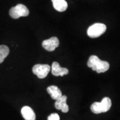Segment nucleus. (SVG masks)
Instances as JSON below:
<instances>
[{
    "label": "nucleus",
    "mask_w": 120,
    "mask_h": 120,
    "mask_svg": "<svg viewBox=\"0 0 120 120\" xmlns=\"http://www.w3.org/2000/svg\"><path fill=\"white\" fill-rule=\"evenodd\" d=\"M87 66L98 73L105 72L109 68V62L102 61L95 55H92L90 57L87 62Z\"/></svg>",
    "instance_id": "f257e3e1"
},
{
    "label": "nucleus",
    "mask_w": 120,
    "mask_h": 120,
    "mask_svg": "<svg viewBox=\"0 0 120 120\" xmlns=\"http://www.w3.org/2000/svg\"><path fill=\"white\" fill-rule=\"evenodd\" d=\"M112 102L111 99L109 97H104L101 102H95L91 106V109L93 113L99 114L107 112L111 109Z\"/></svg>",
    "instance_id": "f03ea898"
},
{
    "label": "nucleus",
    "mask_w": 120,
    "mask_h": 120,
    "mask_svg": "<svg viewBox=\"0 0 120 120\" xmlns=\"http://www.w3.org/2000/svg\"><path fill=\"white\" fill-rule=\"evenodd\" d=\"M29 15V10L26 6L22 4H18L16 6L12 7L10 10V15L14 19H19L21 17H26Z\"/></svg>",
    "instance_id": "7ed1b4c3"
},
{
    "label": "nucleus",
    "mask_w": 120,
    "mask_h": 120,
    "mask_svg": "<svg viewBox=\"0 0 120 120\" xmlns=\"http://www.w3.org/2000/svg\"><path fill=\"white\" fill-rule=\"evenodd\" d=\"M106 30L105 24L96 23L92 25L87 30V34L91 38H97L104 34Z\"/></svg>",
    "instance_id": "20e7f679"
},
{
    "label": "nucleus",
    "mask_w": 120,
    "mask_h": 120,
    "mask_svg": "<svg viewBox=\"0 0 120 120\" xmlns=\"http://www.w3.org/2000/svg\"><path fill=\"white\" fill-rule=\"evenodd\" d=\"M51 70V67L49 64H37L32 68V72L39 79H45L47 77Z\"/></svg>",
    "instance_id": "39448f33"
},
{
    "label": "nucleus",
    "mask_w": 120,
    "mask_h": 120,
    "mask_svg": "<svg viewBox=\"0 0 120 120\" xmlns=\"http://www.w3.org/2000/svg\"><path fill=\"white\" fill-rule=\"evenodd\" d=\"M59 40L56 37H52L51 38L45 40L42 42V46L46 50L48 51H53L57 47L59 46Z\"/></svg>",
    "instance_id": "423d86ee"
},
{
    "label": "nucleus",
    "mask_w": 120,
    "mask_h": 120,
    "mask_svg": "<svg viewBox=\"0 0 120 120\" xmlns=\"http://www.w3.org/2000/svg\"><path fill=\"white\" fill-rule=\"evenodd\" d=\"M51 72L53 76H64L68 73V70L66 68H62L57 62H53L51 67Z\"/></svg>",
    "instance_id": "0eeeda50"
},
{
    "label": "nucleus",
    "mask_w": 120,
    "mask_h": 120,
    "mask_svg": "<svg viewBox=\"0 0 120 120\" xmlns=\"http://www.w3.org/2000/svg\"><path fill=\"white\" fill-rule=\"evenodd\" d=\"M66 96H62L58 100H56L55 103V107L56 109L62 111L64 113H67L69 111L68 106L66 103L67 101Z\"/></svg>",
    "instance_id": "6e6552de"
},
{
    "label": "nucleus",
    "mask_w": 120,
    "mask_h": 120,
    "mask_svg": "<svg viewBox=\"0 0 120 120\" xmlns=\"http://www.w3.org/2000/svg\"><path fill=\"white\" fill-rule=\"evenodd\" d=\"M21 114L25 120H35L36 115L34 110L29 106H24L21 109Z\"/></svg>",
    "instance_id": "1a4fd4ad"
},
{
    "label": "nucleus",
    "mask_w": 120,
    "mask_h": 120,
    "mask_svg": "<svg viewBox=\"0 0 120 120\" xmlns=\"http://www.w3.org/2000/svg\"><path fill=\"white\" fill-rule=\"evenodd\" d=\"M47 91L52 99L57 100L62 96V92L60 88L56 86H50L47 88Z\"/></svg>",
    "instance_id": "9d476101"
},
{
    "label": "nucleus",
    "mask_w": 120,
    "mask_h": 120,
    "mask_svg": "<svg viewBox=\"0 0 120 120\" xmlns=\"http://www.w3.org/2000/svg\"><path fill=\"white\" fill-rule=\"evenodd\" d=\"M54 8L59 12H64L67 10L68 4L65 0H51Z\"/></svg>",
    "instance_id": "9b49d317"
},
{
    "label": "nucleus",
    "mask_w": 120,
    "mask_h": 120,
    "mask_svg": "<svg viewBox=\"0 0 120 120\" xmlns=\"http://www.w3.org/2000/svg\"><path fill=\"white\" fill-rule=\"evenodd\" d=\"M10 49L6 45H1L0 46V64L3 62L5 58L8 56Z\"/></svg>",
    "instance_id": "f8f14e48"
},
{
    "label": "nucleus",
    "mask_w": 120,
    "mask_h": 120,
    "mask_svg": "<svg viewBox=\"0 0 120 120\" xmlns=\"http://www.w3.org/2000/svg\"><path fill=\"white\" fill-rule=\"evenodd\" d=\"M60 118L59 115L57 113H52L48 117L47 120H60Z\"/></svg>",
    "instance_id": "ddd939ff"
}]
</instances>
